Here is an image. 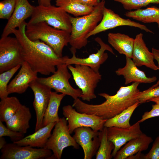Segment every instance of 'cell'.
Listing matches in <instances>:
<instances>
[{"label": "cell", "instance_id": "obj_1", "mask_svg": "<svg viewBox=\"0 0 159 159\" xmlns=\"http://www.w3.org/2000/svg\"><path fill=\"white\" fill-rule=\"evenodd\" d=\"M27 22L24 21L12 31L20 43L23 50L24 61L34 71L44 75L54 73L58 65L65 64L67 56H58L52 48L43 42L32 41L25 34Z\"/></svg>", "mask_w": 159, "mask_h": 159}, {"label": "cell", "instance_id": "obj_2", "mask_svg": "<svg viewBox=\"0 0 159 159\" xmlns=\"http://www.w3.org/2000/svg\"><path fill=\"white\" fill-rule=\"evenodd\" d=\"M140 83L133 82L127 86H121L116 93L110 95L105 93L98 95L105 100L100 104L86 103L79 98L74 99L72 106L80 112L95 115L107 120L119 114L137 101V97L140 91L138 87Z\"/></svg>", "mask_w": 159, "mask_h": 159}, {"label": "cell", "instance_id": "obj_3", "mask_svg": "<svg viewBox=\"0 0 159 159\" xmlns=\"http://www.w3.org/2000/svg\"><path fill=\"white\" fill-rule=\"evenodd\" d=\"M105 4V1L102 0L90 14L79 17L70 16L72 29L69 44L71 48L80 49L87 45V36L101 20Z\"/></svg>", "mask_w": 159, "mask_h": 159}, {"label": "cell", "instance_id": "obj_4", "mask_svg": "<svg viewBox=\"0 0 159 159\" xmlns=\"http://www.w3.org/2000/svg\"><path fill=\"white\" fill-rule=\"evenodd\" d=\"M25 34L30 40H40L49 46L59 57H62L63 49L69 43L70 33L50 26L44 21L27 23Z\"/></svg>", "mask_w": 159, "mask_h": 159}, {"label": "cell", "instance_id": "obj_5", "mask_svg": "<svg viewBox=\"0 0 159 159\" xmlns=\"http://www.w3.org/2000/svg\"><path fill=\"white\" fill-rule=\"evenodd\" d=\"M70 16L60 7L52 5L35 6L31 18L27 23L44 21L57 29L71 33L72 26Z\"/></svg>", "mask_w": 159, "mask_h": 159}, {"label": "cell", "instance_id": "obj_6", "mask_svg": "<svg viewBox=\"0 0 159 159\" xmlns=\"http://www.w3.org/2000/svg\"><path fill=\"white\" fill-rule=\"evenodd\" d=\"M74 82L82 91L80 97L83 100L90 102L96 98L95 90L102 79L99 72H96L85 65H68Z\"/></svg>", "mask_w": 159, "mask_h": 159}, {"label": "cell", "instance_id": "obj_7", "mask_svg": "<svg viewBox=\"0 0 159 159\" xmlns=\"http://www.w3.org/2000/svg\"><path fill=\"white\" fill-rule=\"evenodd\" d=\"M70 134L67 120L64 117L60 118L56 123L45 147L52 151V159H61L63 150L67 147L72 146L76 149L79 148L80 145Z\"/></svg>", "mask_w": 159, "mask_h": 159}, {"label": "cell", "instance_id": "obj_8", "mask_svg": "<svg viewBox=\"0 0 159 159\" xmlns=\"http://www.w3.org/2000/svg\"><path fill=\"white\" fill-rule=\"evenodd\" d=\"M57 69L53 74L46 77H38L36 80L54 90L57 93L64 94L72 97L74 99L80 98L82 92L79 89L73 88L69 82L71 77L68 66L63 63L57 67Z\"/></svg>", "mask_w": 159, "mask_h": 159}, {"label": "cell", "instance_id": "obj_9", "mask_svg": "<svg viewBox=\"0 0 159 159\" xmlns=\"http://www.w3.org/2000/svg\"><path fill=\"white\" fill-rule=\"evenodd\" d=\"M24 61L22 46L15 37L9 36L0 39V73L10 69Z\"/></svg>", "mask_w": 159, "mask_h": 159}, {"label": "cell", "instance_id": "obj_10", "mask_svg": "<svg viewBox=\"0 0 159 159\" xmlns=\"http://www.w3.org/2000/svg\"><path fill=\"white\" fill-rule=\"evenodd\" d=\"M70 105L64 106L62 114L67 120L69 130L71 134L77 128L88 127L97 131L102 130L107 120L94 114L80 112Z\"/></svg>", "mask_w": 159, "mask_h": 159}, {"label": "cell", "instance_id": "obj_11", "mask_svg": "<svg viewBox=\"0 0 159 159\" xmlns=\"http://www.w3.org/2000/svg\"><path fill=\"white\" fill-rule=\"evenodd\" d=\"M1 151L0 159H52V152L49 149L21 146L14 143H7Z\"/></svg>", "mask_w": 159, "mask_h": 159}, {"label": "cell", "instance_id": "obj_12", "mask_svg": "<svg viewBox=\"0 0 159 159\" xmlns=\"http://www.w3.org/2000/svg\"><path fill=\"white\" fill-rule=\"evenodd\" d=\"M95 41L100 45V48L97 52L90 54L85 58H78L76 55V49L70 48V50L72 54V57L66 58L65 64L67 66L72 64H80L88 66L95 71L99 72L101 65L104 63L108 58V54L105 52L106 50L115 55V54L112 48L108 45L104 43L99 37L95 39Z\"/></svg>", "mask_w": 159, "mask_h": 159}, {"label": "cell", "instance_id": "obj_13", "mask_svg": "<svg viewBox=\"0 0 159 159\" xmlns=\"http://www.w3.org/2000/svg\"><path fill=\"white\" fill-rule=\"evenodd\" d=\"M120 26L134 27L146 32L153 33L146 26L129 19L122 18L111 9L105 7L101 20L94 29L87 35V38L88 39L92 36Z\"/></svg>", "mask_w": 159, "mask_h": 159}, {"label": "cell", "instance_id": "obj_14", "mask_svg": "<svg viewBox=\"0 0 159 159\" xmlns=\"http://www.w3.org/2000/svg\"><path fill=\"white\" fill-rule=\"evenodd\" d=\"M29 87L34 96L33 106L36 114V131L43 127L44 116L49 102L52 89L36 80L32 82Z\"/></svg>", "mask_w": 159, "mask_h": 159}, {"label": "cell", "instance_id": "obj_15", "mask_svg": "<svg viewBox=\"0 0 159 159\" xmlns=\"http://www.w3.org/2000/svg\"><path fill=\"white\" fill-rule=\"evenodd\" d=\"M73 137L82 148L84 159H91L96 155L100 145L99 131L88 127L75 129Z\"/></svg>", "mask_w": 159, "mask_h": 159}, {"label": "cell", "instance_id": "obj_16", "mask_svg": "<svg viewBox=\"0 0 159 159\" xmlns=\"http://www.w3.org/2000/svg\"><path fill=\"white\" fill-rule=\"evenodd\" d=\"M140 123L138 120L128 127H113L107 128L108 139L113 143L115 146L112 154V157L115 156L122 146L143 133L140 128Z\"/></svg>", "mask_w": 159, "mask_h": 159}, {"label": "cell", "instance_id": "obj_17", "mask_svg": "<svg viewBox=\"0 0 159 159\" xmlns=\"http://www.w3.org/2000/svg\"><path fill=\"white\" fill-rule=\"evenodd\" d=\"M35 7L28 0H16L14 10L3 29L1 37L9 36L25 19L31 17Z\"/></svg>", "mask_w": 159, "mask_h": 159}, {"label": "cell", "instance_id": "obj_18", "mask_svg": "<svg viewBox=\"0 0 159 159\" xmlns=\"http://www.w3.org/2000/svg\"><path fill=\"white\" fill-rule=\"evenodd\" d=\"M37 73L33 70L26 62L24 61L18 74L8 84L9 94H22L25 92L30 84L37 80Z\"/></svg>", "mask_w": 159, "mask_h": 159}, {"label": "cell", "instance_id": "obj_19", "mask_svg": "<svg viewBox=\"0 0 159 159\" xmlns=\"http://www.w3.org/2000/svg\"><path fill=\"white\" fill-rule=\"evenodd\" d=\"M132 59L137 66H144L154 70H159L154 62L153 54L147 47L142 33L137 34L134 39Z\"/></svg>", "mask_w": 159, "mask_h": 159}, {"label": "cell", "instance_id": "obj_20", "mask_svg": "<svg viewBox=\"0 0 159 159\" xmlns=\"http://www.w3.org/2000/svg\"><path fill=\"white\" fill-rule=\"evenodd\" d=\"M126 60L125 66L122 68H118L115 71L117 75L123 76L125 85L132 82L150 83L156 80L157 78L155 76L147 77L144 72L137 67L132 59L126 57Z\"/></svg>", "mask_w": 159, "mask_h": 159}, {"label": "cell", "instance_id": "obj_21", "mask_svg": "<svg viewBox=\"0 0 159 159\" xmlns=\"http://www.w3.org/2000/svg\"><path fill=\"white\" fill-rule=\"evenodd\" d=\"M151 137L143 133L139 137L127 142L113 157L115 159H126L137 153L147 150L153 142Z\"/></svg>", "mask_w": 159, "mask_h": 159}, {"label": "cell", "instance_id": "obj_22", "mask_svg": "<svg viewBox=\"0 0 159 159\" xmlns=\"http://www.w3.org/2000/svg\"><path fill=\"white\" fill-rule=\"evenodd\" d=\"M56 122L44 126L31 134L13 143L21 146H28L39 148H45L51 131Z\"/></svg>", "mask_w": 159, "mask_h": 159}, {"label": "cell", "instance_id": "obj_23", "mask_svg": "<svg viewBox=\"0 0 159 159\" xmlns=\"http://www.w3.org/2000/svg\"><path fill=\"white\" fill-rule=\"evenodd\" d=\"M30 109L21 105L14 115L6 123L10 129L25 134L30 127L29 121L32 118Z\"/></svg>", "mask_w": 159, "mask_h": 159}, {"label": "cell", "instance_id": "obj_24", "mask_svg": "<svg viewBox=\"0 0 159 159\" xmlns=\"http://www.w3.org/2000/svg\"><path fill=\"white\" fill-rule=\"evenodd\" d=\"M107 39L109 44L119 53L132 59L134 39L119 33H109Z\"/></svg>", "mask_w": 159, "mask_h": 159}, {"label": "cell", "instance_id": "obj_25", "mask_svg": "<svg viewBox=\"0 0 159 159\" xmlns=\"http://www.w3.org/2000/svg\"><path fill=\"white\" fill-rule=\"evenodd\" d=\"M66 95L52 92L49 102L45 111L43 120V127L51 123L56 122L60 118L58 112L62 100Z\"/></svg>", "mask_w": 159, "mask_h": 159}, {"label": "cell", "instance_id": "obj_26", "mask_svg": "<svg viewBox=\"0 0 159 159\" xmlns=\"http://www.w3.org/2000/svg\"><path fill=\"white\" fill-rule=\"evenodd\" d=\"M55 2L56 6L61 7L66 12L75 17L88 14L94 8L83 4L78 0H56Z\"/></svg>", "mask_w": 159, "mask_h": 159}, {"label": "cell", "instance_id": "obj_27", "mask_svg": "<svg viewBox=\"0 0 159 159\" xmlns=\"http://www.w3.org/2000/svg\"><path fill=\"white\" fill-rule=\"evenodd\" d=\"M125 15L127 17L144 23H159V8L155 6L129 11L126 12Z\"/></svg>", "mask_w": 159, "mask_h": 159}, {"label": "cell", "instance_id": "obj_28", "mask_svg": "<svg viewBox=\"0 0 159 159\" xmlns=\"http://www.w3.org/2000/svg\"><path fill=\"white\" fill-rule=\"evenodd\" d=\"M140 104L138 101L114 117L106 120L104 127H115L119 128H127L131 125L130 121V117L135 109Z\"/></svg>", "mask_w": 159, "mask_h": 159}, {"label": "cell", "instance_id": "obj_29", "mask_svg": "<svg viewBox=\"0 0 159 159\" xmlns=\"http://www.w3.org/2000/svg\"><path fill=\"white\" fill-rule=\"evenodd\" d=\"M21 104L16 97H8L0 102V120L6 122L19 110Z\"/></svg>", "mask_w": 159, "mask_h": 159}, {"label": "cell", "instance_id": "obj_30", "mask_svg": "<svg viewBox=\"0 0 159 159\" xmlns=\"http://www.w3.org/2000/svg\"><path fill=\"white\" fill-rule=\"evenodd\" d=\"M100 145L96 154V159H110L112 157V152L114 148V144L109 140L107 136V127H104L99 131Z\"/></svg>", "mask_w": 159, "mask_h": 159}, {"label": "cell", "instance_id": "obj_31", "mask_svg": "<svg viewBox=\"0 0 159 159\" xmlns=\"http://www.w3.org/2000/svg\"><path fill=\"white\" fill-rule=\"evenodd\" d=\"M21 67V65H18L10 69L0 73V98L1 100L8 97L9 95L7 91L8 83Z\"/></svg>", "mask_w": 159, "mask_h": 159}, {"label": "cell", "instance_id": "obj_32", "mask_svg": "<svg viewBox=\"0 0 159 159\" xmlns=\"http://www.w3.org/2000/svg\"><path fill=\"white\" fill-rule=\"evenodd\" d=\"M121 3L124 9L131 11L145 7L151 4H159V0H113Z\"/></svg>", "mask_w": 159, "mask_h": 159}, {"label": "cell", "instance_id": "obj_33", "mask_svg": "<svg viewBox=\"0 0 159 159\" xmlns=\"http://www.w3.org/2000/svg\"><path fill=\"white\" fill-rule=\"evenodd\" d=\"M16 0H3L0 2V18L8 20L15 8Z\"/></svg>", "mask_w": 159, "mask_h": 159}, {"label": "cell", "instance_id": "obj_34", "mask_svg": "<svg viewBox=\"0 0 159 159\" xmlns=\"http://www.w3.org/2000/svg\"><path fill=\"white\" fill-rule=\"evenodd\" d=\"M159 97V85L153 88L150 87L143 91H140L137 97L140 104L150 102L154 98Z\"/></svg>", "mask_w": 159, "mask_h": 159}, {"label": "cell", "instance_id": "obj_35", "mask_svg": "<svg viewBox=\"0 0 159 159\" xmlns=\"http://www.w3.org/2000/svg\"><path fill=\"white\" fill-rule=\"evenodd\" d=\"M0 120V137H9L13 142L19 141L24 137V134L12 130L6 126Z\"/></svg>", "mask_w": 159, "mask_h": 159}, {"label": "cell", "instance_id": "obj_36", "mask_svg": "<svg viewBox=\"0 0 159 159\" xmlns=\"http://www.w3.org/2000/svg\"><path fill=\"white\" fill-rule=\"evenodd\" d=\"M144 159H159V135L155 139L149 151L144 155Z\"/></svg>", "mask_w": 159, "mask_h": 159}, {"label": "cell", "instance_id": "obj_37", "mask_svg": "<svg viewBox=\"0 0 159 159\" xmlns=\"http://www.w3.org/2000/svg\"><path fill=\"white\" fill-rule=\"evenodd\" d=\"M158 116L159 105L155 104L152 105V109L150 111L144 113L142 116L141 119L139 120L140 123H141L148 119Z\"/></svg>", "mask_w": 159, "mask_h": 159}, {"label": "cell", "instance_id": "obj_38", "mask_svg": "<svg viewBox=\"0 0 159 159\" xmlns=\"http://www.w3.org/2000/svg\"><path fill=\"white\" fill-rule=\"evenodd\" d=\"M152 52L153 54L154 57V59L156 60L158 64V66L159 68V49H157L153 48L152 49ZM159 85V79L157 82L154 85H153L151 87V88L155 87Z\"/></svg>", "mask_w": 159, "mask_h": 159}, {"label": "cell", "instance_id": "obj_39", "mask_svg": "<svg viewBox=\"0 0 159 159\" xmlns=\"http://www.w3.org/2000/svg\"><path fill=\"white\" fill-rule=\"evenodd\" d=\"M79 1L85 5L94 7L100 1V0H78Z\"/></svg>", "mask_w": 159, "mask_h": 159}, {"label": "cell", "instance_id": "obj_40", "mask_svg": "<svg viewBox=\"0 0 159 159\" xmlns=\"http://www.w3.org/2000/svg\"><path fill=\"white\" fill-rule=\"evenodd\" d=\"M51 0H38L39 5L48 6L51 5Z\"/></svg>", "mask_w": 159, "mask_h": 159}, {"label": "cell", "instance_id": "obj_41", "mask_svg": "<svg viewBox=\"0 0 159 159\" xmlns=\"http://www.w3.org/2000/svg\"><path fill=\"white\" fill-rule=\"evenodd\" d=\"M6 142L4 137H0V149L1 150L6 144Z\"/></svg>", "mask_w": 159, "mask_h": 159}, {"label": "cell", "instance_id": "obj_42", "mask_svg": "<svg viewBox=\"0 0 159 159\" xmlns=\"http://www.w3.org/2000/svg\"><path fill=\"white\" fill-rule=\"evenodd\" d=\"M150 101H152L155 103L156 104L159 105V99L154 98L151 100Z\"/></svg>", "mask_w": 159, "mask_h": 159}, {"label": "cell", "instance_id": "obj_43", "mask_svg": "<svg viewBox=\"0 0 159 159\" xmlns=\"http://www.w3.org/2000/svg\"><path fill=\"white\" fill-rule=\"evenodd\" d=\"M158 28L159 29V23L158 24Z\"/></svg>", "mask_w": 159, "mask_h": 159}, {"label": "cell", "instance_id": "obj_44", "mask_svg": "<svg viewBox=\"0 0 159 159\" xmlns=\"http://www.w3.org/2000/svg\"><path fill=\"white\" fill-rule=\"evenodd\" d=\"M156 98V99H159V97H156V98Z\"/></svg>", "mask_w": 159, "mask_h": 159}]
</instances>
